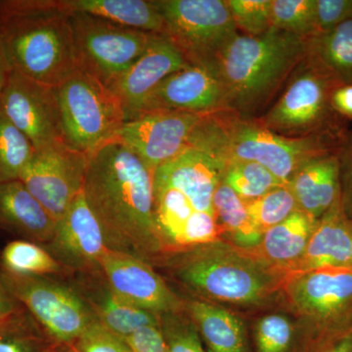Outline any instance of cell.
I'll return each instance as SVG.
<instances>
[{"mask_svg":"<svg viewBox=\"0 0 352 352\" xmlns=\"http://www.w3.org/2000/svg\"><path fill=\"white\" fill-rule=\"evenodd\" d=\"M154 173L112 139L88 155L82 186L108 249L150 264L164 256L155 217Z\"/></svg>","mask_w":352,"mask_h":352,"instance_id":"1","label":"cell"},{"mask_svg":"<svg viewBox=\"0 0 352 352\" xmlns=\"http://www.w3.org/2000/svg\"><path fill=\"white\" fill-rule=\"evenodd\" d=\"M307 53V39L276 28L258 36L238 34L215 60L226 110L243 120L258 119Z\"/></svg>","mask_w":352,"mask_h":352,"instance_id":"2","label":"cell"},{"mask_svg":"<svg viewBox=\"0 0 352 352\" xmlns=\"http://www.w3.org/2000/svg\"><path fill=\"white\" fill-rule=\"evenodd\" d=\"M62 0H0V39L14 71L57 87L78 69Z\"/></svg>","mask_w":352,"mask_h":352,"instance_id":"3","label":"cell"},{"mask_svg":"<svg viewBox=\"0 0 352 352\" xmlns=\"http://www.w3.org/2000/svg\"><path fill=\"white\" fill-rule=\"evenodd\" d=\"M349 134L346 138L330 134L287 138L256 120H243L223 110L201 116L189 148L214 155L226 166L233 162H254L287 184L307 160L339 152Z\"/></svg>","mask_w":352,"mask_h":352,"instance_id":"4","label":"cell"},{"mask_svg":"<svg viewBox=\"0 0 352 352\" xmlns=\"http://www.w3.org/2000/svg\"><path fill=\"white\" fill-rule=\"evenodd\" d=\"M160 263H166L176 280L197 295L231 305L265 302L283 279L263 259L219 241L170 252Z\"/></svg>","mask_w":352,"mask_h":352,"instance_id":"5","label":"cell"},{"mask_svg":"<svg viewBox=\"0 0 352 352\" xmlns=\"http://www.w3.org/2000/svg\"><path fill=\"white\" fill-rule=\"evenodd\" d=\"M340 85L332 72L307 53L277 100L256 120L287 138L319 134L346 138L349 132L342 122L344 119L332 106L333 90Z\"/></svg>","mask_w":352,"mask_h":352,"instance_id":"6","label":"cell"},{"mask_svg":"<svg viewBox=\"0 0 352 352\" xmlns=\"http://www.w3.org/2000/svg\"><path fill=\"white\" fill-rule=\"evenodd\" d=\"M289 300L311 328L307 352H316L352 329V268L292 273Z\"/></svg>","mask_w":352,"mask_h":352,"instance_id":"7","label":"cell"},{"mask_svg":"<svg viewBox=\"0 0 352 352\" xmlns=\"http://www.w3.org/2000/svg\"><path fill=\"white\" fill-rule=\"evenodd\" d=\"M57 94L65 143L87 156L112 140L126 122L119 97L80 69L58 85Z\"/></svg>","mask_w":352,"mask_h":352,"instance_id":"8","label":"cell"},{"mask_svg":"<svg viewBox=\"0 0 352 352\" xmlns=\"http://www.w3.org/2000/svg\"><path fill=\"white\" fill-rule=\"evenodd\" d=\"M7 289L55 344H71L94 321V314L66 280L1 270Z\"/></svg>","mask_w":352,"mask_h":352,"instance_id":"9","label":"cell"},{"mask_svg":"<svg viewBox=\"0 0 352 352\" xmlns=\"http://www.w3.org/2000/svg\"><path fill=\"white\" fill-rule=\"evenodd\" d=\"M164 21L163 36L189 63L215 66L220 51L238 34L227 0H154Z\"/></svg>","mask_w":352,"mask_h":352,"instance_id":"10","label":"cell"},{"mask_svg":"<svg viewBox=\"0 0 352 352\" xmlns=\"http://www.w3.org/2000/svg\"><path fill=\"white\" fill-rule=\"evenodd\" d=\"M78 69L111 88L144 53L154 34L85 13H71Z\"/></svg>","mask_w":352,"mask_h":352,"instance_id":"11","label":"cell"},{"mask_svg":"<svg viewBox=\"0 0 352 352\" xmlns=\"http://www.w3.org/2000/svg\"><path fill=\"white\" fill-rule=\"evenodd\" d=\"M0 107L36 152L66 145L57 87L12 69L0 94Z\"/></svg>","mask_w":352,"mask_h":352,"instance_id":"12","label":"cell"},{"mask_svg":"<svg viewBox=\"0 0 352 352\" xmlns=\"http://www.w3.org/2000/svg\"><path fill=\"white\" fill-rule=\"evenodd\" d=\"M87 156L60 145L36 152L21 182L58 221L82 191Z\"/></svg>","mask_w":352,"mask_h":352,"instance_id":"13","label":"cell"},{"mask_svg":"<svg viewBox=\"0 0 352 352\" xmlns=\"http://www.w3.org/2000/svg\"><path fill=\"white\" fill-rule=\"evenodd\" d=\"M201 116L179 112L141 113L126 120L113 139L155 171L189 149L190 139Z\"/></svg>","mask_w":352,"mask_h":352,"instance_id":"14","label":"cell"},{"mask_svg":"<svg viewBox=\"0 0 352 352\" xmlns=\"http://www.w3.org/2000/svg\"><path fill=\"white\" fill-rule=\"evenodd\" d=\"M111 289L127 302L162 316L184 311L182 300L147 261L108 249L100 261Z\"/></svg>","mask_w":352,"mask_h":352,"instance_id":"15","label":"cell"},{"mask_svg":"<svg viewBox=\"0 0 352 352\" xmlns=\"http://www.w3.org/2000/svg\"><path fill=\"white\" fill-rule=\"evenodd\" d=\"M223 110L226 94L217 67L190 63L168 76L148 96L135 117L150 112L207 115Z\"/></svg>","mask_w":352,"mask_h":352,"instance_id":"16","label":"cell"},{"mask_svg":"<svg viewBox=\"0 0 352 352\" xmlns=\"http://www.w3.org/2000/svg\"><path fill=\"white\" fill-rule=\"evenodd\" d=\"M45 245L67 273L100 270V261L108 247L100 224L82 191L58 220L52 239Z\"/></svg>","mask_w":352,"mask_h":352,"instance_id":"17","label":"cell"},{"mask_svg":"<svg viewBox=\"0 0 352 352\" xmlns=\"http://www.w3.org/2000/svg\"><path fill=\"white\" fill-rule=\"evenodd\" d=\"M189 64L170 39L155 34L144 53L110 88L122 102L126 120L138 115L148 96L168 76Z\"/></svg>","mask_w":352,"mask_h":352,"instance_id":"18","label":"cell"},{"mask_svg":"<svg viewBox=\"0 0 352 352\" xmlns=\"http://www.w3.org/2000/svg\"><path fill=\"white\" fill-rule=\"evenodd\" d=\"M223 160L189 148L154 173V182L182 192L197 212L214 214V195L223 177Z\"/></svg>","mask_w":352,"mask_h":352,"instance_id":"19","label":"cell"},{"mask_svg":"<svg viewBox=\"0 0 352 352\" xmlns=\"http://www.w3.org/2000/svg\"><path fill=\"white\" fill-rule=\"evenodd\" d=\"M62 278L82 296L97 321L122 339L144 326L160 323L161 316L136 307L117 295L101 270L90 273H67Z\"/></svg>","mask_w":352,"mask_h":352,"instance_id":"20","label":"cell"},{"mask_svg":"<svg viewBox=\"0 0 352 352\" xmlns=\"http://www.w3.org/2000/svg\"><path fill=\"white\" fill-rule=\"evenodd\" d=\"M323 268H352V220L344 214L340 198L318 220L305 254L289 271Z\"/></svg>","mask_w":352,"mask_h":352,"instance_id":"21","label":"cell"},{"mask_svg":"<svg viewBox=\"0 0 352 352\" xmlns=\"http://www.w3.org/2000/svg\"><path fill=\"white\" fill-rule=\"evenodd\" d=\"M339 152L307 160L287 183L300 210L315 219H320L340 198Z\"/></svg>","mask_w":352,"mask_h":352,"instance_id":"22","label":"cell"},{"mask_svg":"<svg viewBox=\"0 0 352 352\" xmlns=\"http://www.w3.org/2000/svg\"><path fill=\"white\" fill-rule=\"evenodd\" d=\"M55 227L56 221L21 180L0 182V230L46 245Z\"/></svg>","mask_w":352,"mask_h":352,"instance_id":"23","label":"cell"},{"mask_svg":"<svg viewBox=\"0 0 352 352\" xmlns=\"http://www.w3.org/2000/svg\"><path fill=\"white\" fill-rule=\"evenodd\" d=\"M184 311L195 325L208 352H249L244 322L233 312L197 298L185 302Z\"/></svg>","mask_w":352,"mask_h":352,"instance_id":"24","label":"cell"},{"mask_svg":"<svg viewBox=\"0 0 352 352\" xmlns=\"http://www.w3.org/2000/svg\"><path fill=\"white\" fill-rule=\"evenodd\" d=\"M318 220L298 210L282 223L264 232L258 258L284 270L291 268L303 256Z\"/></svg>","mask_w":352,"mask_h":352,"instance_id":"25","label":"cell"},{"mask_svg":"<svg viewBox=\"0 0 352 352\" xmlns=\"http://www.w3.org/2000/svg\"><path fill=\"white\" fill-rule=\"evenodd\" d=\"M69 13H85L150 32L164 34V21L154 0H62Z\"/></svg>","mask_w":352,"mask_h":352,"instance_id":"26","label":"cell"},{"mask_svg":"<svg viewBox=\"0 0 352 352\" xmlns=\"http://www.w3.org/2000/svg\"><path fill=\"white\" fill-rule=\"evenodd\" d=\"M212 204L222 232L228 234L241 248L254 249L258 247L263 234L254 226L245 201L223 180L215 190Z\"/></svg>","mask_w":352,"mask_h":352,"instance_id":"27","label":"cell"},{"mask_svg":"<svg viewBox=\"0 0 352 352\" xmlns=\"http://www.w3.org/2000/svg\"><path fill=\"white\" fill-rule=\"evenodd\" d=\"M307 53L332 72L342 85H352V20L307 38Z\"/></svg>","mask_w":352,"mask_h":352,"instance_id":"28","label":"cell"},{"mask_svg":"<svg viewBox=\"0 0 352 352\" xmlns=\"http://www.w3.org/2000/svg\"><path fill=\"white\" fill-rule=\"evenodd\" d=\"M2 270L18 275L63 277L67 271L45 248L27 240H15L2 250Z\"/></svg>","mask_w":352,"mask_h":352,"instance_id":"29","label":"cell"},{"mask_svg":"<svg viewBox=\"0 0 352 352\" xmlns=\"http://www.w3.org/2000/svg\"><path fill=\"white\" fill-rule=\"evenodd\" d=\"M34 154L31 141L0 107V182L19 180Z\"/></svg>","mask_w":352,"mask_h":352,"instance_id":"30","label":"cell"},{"mask_svg":"<svg viewBox=\"0 0 352 352\" xmlns=\"http://www.w3.org/2000/svg\"><path fill=\"white\" fill-rule=\"evenodd\" d=\"M55 344L24 308L0 330V352H51Z\"/></svg>","mask_w":352,"mask_h":352,"instance_id":"31","label":"cell"},{"mask_svg":"<svg viewBox=\"0 0 352 352\" xmlns=\"http://www.w3.org/2000/svg\"><path fill=\"white\" fill-rule=\"evenodd\" d=\"M222 180L245 203H249L284 183L254 162H233L227 164Z\"/></svg>","mask_w":352,"mask_h":352,"instance_id":"32","label":"cell"},{"mask_svg":"<svg viewBox=\"0 0 352 352\" xmlns=\"http://www.w3.org/2000/svg\"><path fill=\"white\" fill-rule=\"evenodd\" d=\"M245 205L254 226L263 234L300 210L295 197L287 184L276 187Z\"/></svg>","mask_w":352,"mask_h":352,"instance_id":"33","label":"cell"},{"mask_svg":"<svg viewBox=\"0 0 352 352\" xmlns=\"http://www.w3.org/2000/svg\"><path fill=\"white\" fill-rule=\"evenodd\" d=\"M271 25L302 38L316 34V0H272Z\"/></svg>","mask_w":352,"mask_h":352,"instance_id":"34","label":"cell"},{"mask_svg":"<svg viewBox=\"0 0 352 352\" xmlns=\"http://www.w3.org/2000/svg\"><path fill=\"white\" fill-rule=\"evenodd\" d=\"M295 340V328L283 314L265 315L254 331L256 352H291Z\"/></svg>","mask_w":352,"mask_h":352,"instance_id":"35","label":"cell"},{"mask_svg":"<svg viewBox=\"0 0 352 352\" xmlns=\"http://www.w3.org/2000/svg\"><path fill=\"white\" fill-rule=\"evenodd\" d=\"M168 352H206L200 335L185 311L160 317Z\"/></svg>","mask_w":352,"mask_h":352,"instance_id":"36","label":"cell"},{"mask_svg":"<svg viewBox=\"0 0 352 352\" xmlns=\"http://www.w3.org/2000/svg\"><path fill=\"white\" fill-rule=\"evenodd\" d=\"M237 30L258 36L270 29L272 0H227Z\"/></svg>","mask_w":352,"mask_h":352,"instance_id":"37","label":"cell"},{"mask_svg":"<svg viewBox=\"0 0 352 352\" xmlns=\"http://www.w3.org/2000/svg\"><path fill=\"white\" fill-rule=\"evenodd\" d=\"M221 234L223 232L214 214L195 212L185 224L178 252L217 242Z\"/></svg>","mask_w":352,"mask_h":352,"instance_id":"38","label":"cell"},{"mask_svg":"<svg viewBox=\"0 0 352 352\" xmlns=\"http://www.w3.org/2000/svg\"><path fill=\"white\" fill-rule=\"evenodd\" d=\"M75 352H131L122 338L94 321L71 344Z\"/></svg>","mask_w":352,"mask_h":352,"instance_id":"39","label":"cell"},{"mask_svg":"<svg viewBox=\"0 0 352 352\" xmlns=\"http://www.w3.org/2000/svg\"><path fill=\"white\" fill-rule=\"evenodd\" d=\"M349 20L352 0H316V34L330 31Z\"/></svg>","mask_w":352,"mask_h":352,"instance_id":"40","label":"cell"},{"mask_svg":"<svg viewBox=\"0 0 352 352\" xmlns=\"http://www.w3.org/2000/svg\"><path fill=\"white\" fill-rule=\"evenodd\" d=\"M124 340L131 352H168L161 322L138 329Z\"/></svg>","mask_w":352,"mask_h":352,"instance_id":"41","label":"cell"},{"mask_svg":"<svg viewBox=\"0 0 352 352\" xmlns=\"http://www.w3.org/2000/svg\"><path fill=\"white\" fill-rule=\"evenodd\" d=\"M340 200L347 219L352 220V133L339 152Z\"/></svg>","mask_w":352,"mask_h":352,"instance_id":"42","label":"cell"},{"mask_svg":"<svg viewBox=\"0 0 352 352\" xmlns=\"http://www.w3.org/2000/svg\"><path fill=\"white\" fill-rule=\"evenodd\" d=\"M332 106L342 119L352 120V85H340L333 90Z\"/></svg>","mask_w":352,"mask_h":352,"instance_id":"43","label":"cell"},{"mask_svg":"<svg viewBox=\"0 0 352 352\" xmlns=\"http://www.w3.org/2000/svg\"><path fill=\"white\" fill-rule=\"evenodd\" d=\"M21 309H23V307L7 289L0 273V319L8 318L19 312Z\"/></svg>","mask_w":352,"mask_h":352,"instance_id":"44","label":"cell"},{"mask_svg":"<svg viewBox=\"0 0 352 352\" xmlns=\"http://www.w3.org/2000/svg\"><path fill=\"white\" fill-rule=\"evenodd\" d=\"M316 352H352V329Z\"/></svg>","mask_w":352,"mask_h":352,"instance_id":"45","label":"cell"},{"mask_svg":"<svg viewBox=\"0 0 352 352\" xmlns=\"http://www.w3.org/2000/svg\"><path fill=\"white\" fill-rule=\"evenodd\" d=\"M11 71H12V68H11L6 50H4L3 45H2L1 39H0V94L6 87Z\"/></svg>","mask_w":352,"mask_h":352,"instance_id":"46","label":"cell"},{"mask_svg":"<svg viewBox=\"0 0 352 352\" xmlns=\"http://www.w3.org/2000/svg\"><path fill=\"white\" fill-rule=\"evenodd\" d=\"M51 352H75L69 344H56Z\"/></svg>","mask_w":352,"mask_h":352,"instance_id":"47","label":"cell"},{"mask_svg":"<svg viewBox=\"0 0 352 352\" xmlns=\"http://www.w3.org/2000/svg\"><path fill=\"white\" fill-rule=\"evenodd\" d=\"M8 318H9V317H8ZM8 318L0 319V330H1V328L3 327L4 324L6 323V321L8 320Z\"/></svg>","mask_w":352,"mask_h":352,"instance_id":"48","label":"cell"}]
</instances>
